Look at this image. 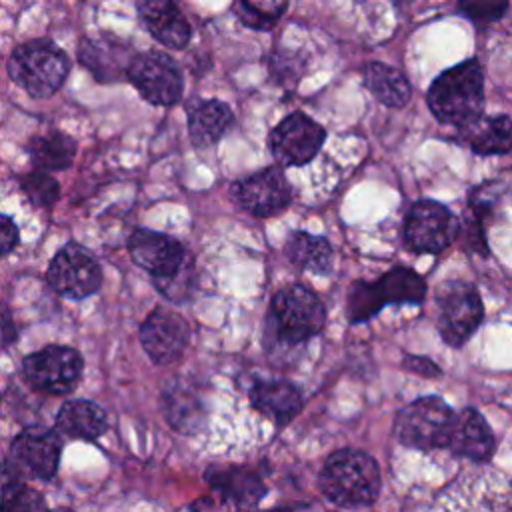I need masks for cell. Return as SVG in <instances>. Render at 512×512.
<instances>
[{"label":"cell","mask_w":512,"mask_h":512,"mask_svg":"<svg viewBox=\"0 0 512 512\" xmlns=\"http://www.w3.org/2000/svg\"><path fill=\"white\" fill-rule=\"evenodd\" d=\"M430 112L440 124L466 128L484 114V70L478 58H468L440 72L426 94Z\"/></svg>","instance_id":"6da1fadb"},{"label":"cell","mask_w":512,"mask_h":512,"mask_svg":"<svg viewBox=\"0 0 512 512\" xmlns=\"http://www.w3.org/2000/svg\"><path fill=\"white\" fill-rule=\"evenodd\" d=\"M318 486L324 498L340 508L370 506L382 488L378 462L362 450H336L326 458Z\"/></svg>","instance_id":"7a4b0ae2"},{"label":"cell","mask_w":512,"mask_h":512,"mask_svg":"<svg viewBox=\"0 0 512 512\" xmlns=\"http://www.w3.org/2000/svg\"><path fill=\"white\" fill-rule=\"evenodd\" d=\"M326 324L322 300L302 284L280 288L268 310L266 336L282 346H300L318 336Z\"/></svg>","instance_id":"3957f363"},{"label":"cell","mask_w":512,"mask_h":512,"mask_svg":"<svg viewBox=\"0 0 512 512\" xmlns=\"http://www.w3.org/2000/svg\"><path fill=\"white\" fill-rule=\"evenodd\" d=\"M70 72L68 54L46 38H34L14 48L8 58L10 78L32 98L56 94Z\"/></svg>","instance_id":"277c9868"},{"label":"cell","mask_w":512,"mask_h":512,"mask_svg":"<svg viewBox=\"0 0 512 512\" xmlns=\"http://www.w3.org/2000/svg\"><path fill=\"white\" fill-rule=\"evenodd\" d=\"M456 412L440 396H422L402 406L394 418V436L406 448L448 450Z\"/></svg>","instance_id":"5b68a950"},{"label":"cell","mask_w":512,"mask_h":512,"mask_svg":"<svg viewBox=\"0 0 512 512\" xmlns=\"http://www.w3.org/2000/svg\"><path fill=\"white\" fill-rule=\"evenodd\" d=\"M436 326L442 340L452 346H464L484 320L480 292L466 280H444L436 292Z\"/></svg>","instance_id":"8992f818"},{"label":"cell","mask_w":512,"mask_h":512,"mask_svg":"<svg viewBox=\"0 0 512 512\" xmlns=\"http://www.w3.org/2000/svg\"><path fill=\"white\" fill-rule=\"evenodd\" d=\"M460 220L438 200H416L402 224L404 246L414 254H440L458 240Z\"/></svg>","instance_id":"52a82bcc"},{"label":"cell","mask_w":512,"mask_h":512,"mask_svg":"<svg viewBox=\"0 0 512 512\" xmlns=\"http://www.w3.org/2000/svg\"><path fill=\"white\" fill-rule=\"evenodd\" d=\"M84 370L82 354L72 346L50 344L22 360L28 384L44 394H68L76 388Z\"/></svg>","instance_id":"ba28073f"},{"label":"cell","mask_w":512,"mask_h":512,"mask_svg":"<svg viewBox=\"0 0 512 512\" xmlns=\"http://www.w3.org/2000/svg\"><path fill=\"white\" fill-rule=\"evenodd\" d=\"M46 280L60 296L82 300L100 290L102 270L88 248L78 242H68L52 256L46 270Z\"/></svg>","instance_id":"9c48e42d"},{"label":"cell","mask_w":512,"mask_h":512,"mask_svg":"<svg viewBox=\"0 0 512 512\" xmlns=\"http://www.w3.org/2000/svg\"><path fill=\"white\" fill-rule=\"evenodd\" d=\"M128 82L154 106H174L182 98V74L178 64L164 52L148 50L134 56Z\"/></svg>","instance_id":"30bf717a"},{"label":"cell","mask_w":512,"mask_h":512,"mask_svg":"<svg viewBox=\"0 0 512 512\" xmlns=\"http://www.w3.org/2000/svg\"><path fill=\"white\" fill-rule=\"evenodd\" d=\"M324 140V126L296 110L270 130L268 148L278 166H304L320 152Z\"/></svg>","instance_id":"8fae6325"},{"label":"cell","mask_w":512,"mask_h":512,"mask_svg":"<svg viewBox=\"0 0 512 512\" xmlns=\"http://www.w3.org/2000/svg\"><path fill=\"white\" fill-rule=\"evenodd\" d=\"M230 194L242 210L258 218L276 216L292 202V186L282 166H268L232 182Z\"/></svg>","instance_id":"7c38bea8"},{"label":"cell","mask_w":512,"mask_h":512,"mask_svg":"<svg viewBox=\"0 0 512 512\" xmlns=\"http://www.w3.org/2000/svg\"><path fill=\"white\" fill-rule=\"evenodd\" d=\"M190 342V326L184 316L168 308L152 310L140 326V344L154 364L176 362Z\"/></svg>","instance_id":"4fadbf2b"},{"label":"cell","mask_w":512,"mask_h":512,"mask_svg":"<svg viewBox=\"0 0 512 512\" xmlns=\"http://www.w3.org/2000/svg\"><path fill=\"white\" fill-rule=\"evenodd\" d=\"M62 454V440L56 430L32 426L22 430L10 446V460L20 472L38 480H52L58 472Z\"/></svg>","instance_id":"5bb4252c"},{"label":"cell","mask_w":512,"mask_h":512,"mask_svg":"<svg viewBox=\"0 0 512 512\" xmlns=\"http://www.w3.org/2000/svg\"><path fill=\"white\" fill-rule=\"evenodd\" d=\"M128 252L134 264L146 270L154 282L178 272L188 258L184 246L176 238L148 228H136L130 234Z\"/></svg>","instance_id":"9a60e30c"},{"label":"cell","mask_w":512,"mask_h":512,"mask_svg":"<svg viewBox=\"0 0 512 512\" xmlns=\"http://www.w3.org/2000/svg\"><path fill=\"white\" fill-rule=\"evenodd\" d=\"M160 404L166 422L182 434H194L206 424V396L200 384L190 380L188 376H176L168 380L162 390Z\"/></svg>","instance_id":"2e32d148"},{"label":"cell","mask_w":512,"mask_h":512,"mask_svg":"<svg viewBox=\"0 0 512 512\" xmlns=\"http://www.w3.org/2000/svg\"><path fill=\"white\" fill-rule=\"evenodd\" d=\"M132 48L118 36L100 34L82 38L78 46V60L86 66L98 82L128 80V68L134 60Z\"/></svg>","instance_id":"e0dca14e"},{"label":"cell","mask_w":512,"mask_h":512,"mask_svg":"<svg viewBox=\"0 0 512 512\" xmlns=\"http://www.w3.org/2000/svg\"><path fill=\"white\" fill-rule=\"evenodd\" d=\"M138 16L148 34L172 50H182L192 28L180 10V0H136Z\"/></svg>","instance_id":"ac0fdd59"},{"label":"cell","mask_w":512,"mask_h":512,"mask_svg":"<svg viewBox=\"0 0 512 512\" xmlns=\"http://www.w3.org/2000/svg\"><path fill=\"white\" fill-rule=\"evenodd\" d=\"M494 448L496 440L492 428L480 410L468 406L456 412L448 442V450L452 454L474 462H488L494 454Z\"/></svg>","instance_id":"d6986e66"},{"label":"cell","mask_w":512,"mask_h":512,"mask_svg":"<svg viewBox=\"0 0 512 512\" xmlns=\"http://www.w3.org/2000/svg\"><path fill=\"white\" fill-rule=\"evenodd\" d=\"M252 406L276 426H286L302 410V392L288 380L256 382L248 390Z\"/></svg>","instance_id":"ffe728a7"},{"label":"cell","mask_w":512,"mask_h":512,"mask_svg":"<svg viewBox=\"0 0 512 512\" xmlns=\"http://www.w3.org/2000/svg\"><path fill=\"white\" fill-rule=\"evenodd\" d=\"M460 142L476 156H504L512 152V118L508 114H482L458 130Z\"/></svg>","instance_id":"44dd1931"},{"label":"cell","mask_w":512,"mask_h":512,"mask_svg":"<svg viewBox=\"0 0 512 512\" xmlns=\"http://www.w3.org/2000/svg\"><path fill=\"white\" fill-rule=\"evenodd\" d=\"M372 298L382 310L386 304H422L428 292L424 278L408 266H392L376 282H370Z\"/></svg>","instance_id":"7402d4cb"},{"label":"cell","mask_w":512,"mask_h":512,"mask_svg":"<svg viewBox=\"0 0 512 512\" xmlns=\"http://www.w3.org/2000/svg\"><path fill=\"white\" fill-rule=\"evenodd\" d=\"M106 430V414L92 400H68L56 416V432L72 440H96Z\"/></svg>","instance_id":"603a6c76"},{"label":"cell","mask_w":512,"mask_h":512,"mask_svg":"<svg viewBox=\"0 0 512 512\" xmlns=\"http://www.w3.org/2000/svg\"><path fill=\"white\" fill-rule=\"evenodd\" d=\"M234 116L228 104L220 100H200L188 110V134L194 148H210L230 128Z\"/></svg>","instance_id":"cb8c5ba5"},{"label":"cell","mask_w":512,"mask_h":512,"mask_svg":"<svg viewBox=\"0 0 512 512\" xmlns=\"http://www.w3.org/2000/svg\"><path fill=\"white\" fill-rule=\"evenodd\" d=\"M284 252L288 260L306 272L326 276L332 272L334 264V250L328 238L310 234L306 230H294L286 238Z\"/></svg>","instance_id":"d4e9b609"},{"label":"cell","mask_w":512,"mask_h":512,"mask_svg":"<svg viewBox=\"0 0 512 512\" xmlns=\"http://www.w3.org/2000/svg\"><path fill=\"white\" fill-rule=\"evenodd\" d=\"M362 82L368 92L388 108H402L412 96V88L404 72L384 62H368L362 70Z\"/></svg>","instance_id":"484cf974"},{"label":"cell","mask_w":512,"mask_h":512,"mask_svg":"<svg viewBox=\"0 0 512 512\" xmlns=\"http://www.w3.org/2000/svg\"><path fill=\"white\" fill-rule=\"evenodd\" d=\"M26 152L36 170L50 174L70 168L76 156V142L64 132L52 130L32 136L26 144Z\"/></svg>","instance_id":"4316f807"},{"label":"cell","mask_w":512,"mask_h":512,"mask_svg":"<svg viewBox=\"0 0 512 512\" xmlns=\"http://www.w3.org/2000/svg\"><path fill=\"white\" fill-rule=\"evenodd\" d=\"M208 482L214 490L224 494V498L242 506H254L266 492V486L262 484V480L250 470L240 466H228V468L214 466L208 472Z\"/></svg>","instance_id":"83f0119b"},{"label":"cell","mask_w":512,"mask_h":512,"mask_svg":"<svg viewBox=\"0 0 512 512\" xmlns=\"http://www.w3.org/2000/svg\"><path fill=\"white\" fill-rule=\"evenodd\" d=\"M506 194V184L500 180H486L482 184H476L468 192V204H466V216L488 228V224L498 214Z\"/></svg>","instance_id":"f1b7e54d"},{"label":"cell","mask_w":512,"mask_h":512,"mask_svg":"<svg viewBox=\"0 0 512 512\" xmlns=\"http://www.w3.org/2000/svg\"><path fill=\"white\" fill-rule=\"evenodd\" d=\"M288 0H240L238 14L246 26L268 30L284 14Z\"/></svg>","instance_id":"f546056e"},{"label":"cell","mask_w":512,"mask_h":512,"mask_svg":"<svg viewBox=\"0 0 512 512\" xmlns=\"http://www.w3.org/2000/svg\"><path fill=\"white\" fill-rule=\"evenodd\" d=\"M20 190L36 208H48L60 198V184L48 172L40 170H32L20 176Z\"/></svg>","instance_id":"4dcf8cb0"},{"label":"cell","mask_w":512,"mask_h":512,"mask_svg":"<svg viewBox=\"0 0 512 512\" xmlns=\"http://www.w3.org/2000/svg\"><path fill=\"white\" fill-rule=\"evenodd\" d=\"M378 306L370 292V282L356 280L352 282L348 296H346V318L350 324H362L368 322L378 314Z\"/></svg>","instance_id":"1f68e13d"},{"label":"cell","mask_w":512,"mask_h":512,"mask_svg":"<svg viewBox=\"0 0 512 512\" xmlns=\"http://www.w3.org/2000/svg\"><path fill=\"white\" fill-rule=\"evenodd\" d=\"M194 276H196V270H194V262L192 258L188 256L186 262L180 266L178 272H174L172 276L164 278V280H156L154 286L160 294H164L168 300L172 302H184L190 298L192 290H194Z\"/></svg>","instance_id":"d6a6232c"},{"label":"cell","mask_w":512,"mask_h":512,"mask_svg":"<svg viewBox=\"0 0 512 512\" xmlns=\"http://www.w3.org/2000/svg\"><path fill=\"white\" fill-rule=\"evenodd\" d=\"M508 10V0H458V12L476 24H492Z\"/></svg>","instance_id":"836d02e7"},{"label":"cell","mask_w":512,"mask_h":512,"mask_svg":"<svg viewBox=\"0 0 512 512\" xmlns=\"http://www.w3.org/2000/svg\"><path fill=\"white\" fill-rule=\"evenodd\" d=\"M458 238L462 240V246L466 252L476 254V256H488L490 248H488V240H486V228L482 224H478L476 220H472L470 216L464 214V220L460 222V232Z\"/></svg>","instance_id":"e575fe53"},{"label":"cell","mask_w":512,"mask_h":512,"mask_svg":"<svg viewBox=\"0 0 512 512\" xmlns=\"http://www.w3.org/2000/svg\"><path fill=\"white\" fill-rule=\"evenodd\" d=\"M24 478L20 468L8 460L0 456V510L24 488Z\"/></svg>","instance_id":"d590c367"},{"label":"cell","mask_w":512,"mask_h":512,"mask_svg":"<svg viewBox=\"0 0 512 512\" xmlns=\"http://www.w3.org/2000/svg\"><path fill=\"white\" fill-rule=\"evenodd\" d=\"M0 512H52L44 500V496L30 488L24 486Z\"/></svg>","instance_id":"8d00e7d4"},{"label":"cell","mask_w":512,"mask_h":512,"mask_svg":"<svg viewBox=\"0 0 512 512\" xmlns=\"http://www.w3.org/2000/svg\"><path fill=\"white\" fill-rule=\"evenodd\" d=\"M402 368L412 374H418L422 378H440L442 376L440 366L434 360L420 356V354H404Z\"/></svg>","instance_id":"74e56055"},{"label":"cell","mask_w":512,"mask_h":512,"mask_svg":"<svg viewBox=\"0 0 512 512\" xmlns=\"http://www.w3.org/2000/svg\"><path fill=\"white\" fill-rule=\"evenodd\" d=\"M18 226L6 214H0V258L8 256L18 244Z\"/></svg>","instance_id":"f35d334b"},{"label":"cell","mask_w":512,"mask_h":512,"mask_svg":"<svg viewBox=\"0 0 512 512\" xmlns=\"http://www.w3.org/2000/svg\"><path fill=\"white\" fill-rule=\"evenodd\" d=\"M14 340H16V326H14L12 314L4 304H0V348L12 344Z\"/></svg>","instance_id":"ab89813d"},{"label":"cell","mask_w":512,"mask_h":512,"mask_svg":"<svg viewBox=\"0 0 512 512\" xmlns=\"http://www.w3.org/2000/svg\"><path fill=\"white\" fill-rule=\"evenodd\" d=\"M52 512H74V510H70V508H58V510H52Z\"/></svg>","instance_id":"60d3db41"}]
</instances>
